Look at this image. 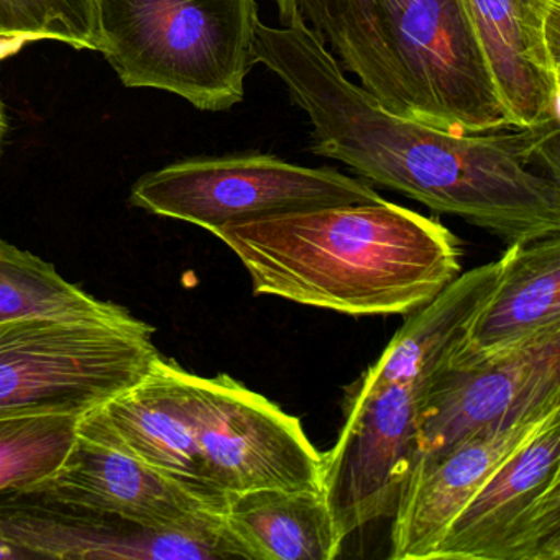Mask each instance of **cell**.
Returning <instances> with one entry per match:
<instances>
[{
	"label": "cell",
	"mask_w": 560,
	"mask_h": 560,
	"mask_svg": "<svg viewBox=\"0 0 560 560\" xmlns=\"http://www.w3.org/2000/svg\"><path fill=\"white\" fill-rule=\"evenodd\" d=\"M540 5H560V0H534Z\"/></svg>",
	"instance_id": "cb8c5ba5"
},
{
	"label": "cell",
	"mask_w": 560,
	"mask_h": 560,
	"mask_svg": "<svg viewBox=\"0 0 560 560\" xmlns=\"http://www.w3.org/2000/svg\"><path fill=\"white\" fill-rule=\"evenodd\" d=\"M490 296L447 366H467L560 326V234L508 245Z\"/></svg>",
	"instance_id": "9a60e30c"
},
{
	"label": "cell",
	"mask_w": 560,
	"mask_h": 560,
	"mask_svg": "<svg viewBox=\"0 0 560 560\" xmlns=\"http://www.w3.org/2000/svg\"><path fill=\"white\" fill-rule=\"evenodd\" d=\"M382 201L369 183L336 168H310L264 153L170 163L143 175L130 191L136 208L211 234L235 222Z\"/></svg>",
	"instance_id": "5b68a950"
},
{
	"label": "cell",
	"mask_w": 560,
	"mask_h": 560,
	"mask_svg": "<svg viewBox=\"0 0 560 560\" xmlns=\"http://www.w3.org/2000/svg\"><path fill=\"white\" fill-rule=\"evenodd\" d=\"M0 537L38 559L254 560L228 514L208 526L152 529L37 485L0 491Z\"/></svg>",
	"instance_id": "52a82bcc"
},
{
	"label": "cell",
	"mask_w": 560,
	"mask_h": 560,
	"mask_svg": "<svg viewBox=\"0 0 560 560\" xmlns=\"http://www.w3.org/2000/svg\"><path fill=\"white\" fill-rule=\"evenodd\" d=\"M559 409L560 402H557L491 425L439 460L416 467L393 516L389 559H431L452 521L468 501Z\"/></svg>",
	"instance_id": "7c38bea8"
},
{
	"label": "cell",
	"mask_w": 560,
	"mask_h": 560,
	"mask_svg": "<svg viewBox=\"0 0 560 560\" xmlns=\"http://www.w3.org/2000/svg\"><path fill=\"white\" fill-rule=\"evenodd\" d=\"M31 317L139 324L129 310L70 283L55 265L0 237V324Z\"/></svg>",
	"instance_id": "d6986e66"
},
{
	"label": "cell",
	"mask_w": 560,
	"mask_h": 560,
	"mask_svg": "<svg viewBox=\"0 0 560 560\" xmlns=\"http://www.w3.org/2000/svg\"><path fill=\"white\" fill-rule=\"evenodd\" d=\"M150 324L31 317L0 324V419L83 418L145 378Z\"/></svg>",
	"instance_id": "277c9868"
},
{
	"label": "cell",
	"mask_w": 560,
	"mask_h": 560,
	"mask_svg": "<svg viewBox=\"0 0 560 560\" xmlns=\"http://www.w3.org/2000/svg\"><path fill=\"white\" fill-rule=\"evenodd\" d=\"M37 487L152 529H188L225 517V511L133 454L100 408L80 418L77 439L60 470Z\"/></svg>",
	"instance_id": "8fae6325"
},
{
	"label": "cell",
	"mask_w": 560,
	"mask_h": 560,
	"mask_svg": "<svg viewBox=\"0 0 560 560\" xmlns=\"http://www.w3.org/2000/svg\"><path fill=\"white\" fill-rule=\"evenodd\" d=\"M182 369L175 360L160 355L145 378L100 411L133 454L228 513L231 497L212 483L196 444L183 401Z\"/></svg>",
	"instance_id": "5bb4252c"
},
{
	"label": "cell",
	"mask_w": 560,
	"mask_h": 560,
	"mask_svg": "<svg viewBox=\"0 0 560 560\" xmlns=\"http://www.w3.org/2000/svg\"><path fill=\"white\" fill-rule=\"evenodd\" d=\"M179 380L199 454L219 490L228 497L320 490L324 454L300 419L225 373L206 378L182 369Z\"/></svg>",
	"instance_id": "8992f818"
},
{
	"label": "cell",
	"mask_w": 560,
	"mask_h": 560,
	"mask_svg": "<svg viewBox=\"0 0 560 560\" xmlns=\"http://www.w3.org/2000/svg\"><path fill=\"white\" fill-rule=\"evenodd\" d=\"M429 560H560V409L468 501Z\"/></svg>",
	"instance_id": "ba28073f"
},
{
	"label": "cell",
	"mask_w": 560,
	"mask_h": 560,
	"mask_svg": "<svg viewBox=\"0 0 560 560\" xmlns=\"http://www.w3.org/2000/svg\"><path fill=\"white\" fill-rule=\"evenodd\" d=\"M560 402V326L467 366L439 370L418 395L419 460L432 464L491 425Z\"/></svg>",
	"instance_id": "30bf717a"
},
{
	"label": "cell",
	"mask_w": 560,
	"mask_h": 560,
	"mask_svg": "<svg viewBox=\"0 0 560 560\" xmlns=\"http://www.w3.org/2000/svg\"><path fill=\"white\" fill-rule=\"evenodd\" d=\"M257 60L310 119L314 155L508 245L560 234V119L460 136L393 116L300 24L260 21Z\"/></svg>",
	"instance_id": "6da1fadb"
},
{
	"label": "cell",
	"mask_w": 560,
	"mask_h": 560,
	"mask_svg": "<svg viewBox=\"0 0 560 560\" xmlns=\"http://www.w3.org/2000/svg\"><path fill=\"white\" fill-rule=\"evenodd\" d=\"M78 424L74 416L0 419V491L54 477L77 439Z\"/></svg>",
	"instance_id": "ffe728a7"
},
{
	"label": "cell",
	"mask_w": 560,
	"mask_h": 560,
	"mask_svg": "<svg viewBox=\"0 0 560 560\" xmlns=\"http://www.w3.org/2000/svg\"><path fill=\"white\" fill-rule=\"evenodd\" d=\"M418 395L412 385L353 386L320 485L343 540L398 511L419 460Z\"/></svg>",
	"instance_id": "9c48e42d"
},
{
	"label": "cell",
	"mask_w": 560,
	"mask_h": 560,
	"mask_svg": "<svg viewBox=\"0 0 560 560\" xmlns=\"http://www.w3.org/2000/svg\"><path fill=\"white\" fill-rule=\"evenodd\" d=\"M255 294L347 316L415 313L462 270L458 238L395 202L332 206L235 222L212 232Z\"/></svg>",
	"instance_id": "7a4b0ae2"
},
{
	"label": "cell",
	"mask_w": 560,
	"mask_h": 560,
	"mask_svg": "<svg viewBox=\"0 0 560 560\" xmlns=\"http://www.w3.org/2000/svg\"><path fill=\"white\" fill-rule=\"evenodd\" d=\"M38 559L35 552L0 537V560Z\"/></svg>",
	"instance_id": "7402d4cb"
},
{
	"label": "cell",
	"mask_w": 560,
	"mask_h": 560,
	"mask_svg": "<svg viewBox=\"0 0 560 560\" xmlns=\"http://www.w3.org/2000/svg\"><path fill=\"white\" fill-rule=\"evenodd\" d=\"M500 267L498 258L455 277L416 310L357 386L412 385L421 389L460 346L468 326L490 296Z\"/></svg>",
	"instance_id": "2e32d148"
},
{
	"label": "cell",
	"mask_w": 560,
	"mask_h": 560,
	"mask_svg": "<svg viewBox=\"0 0 560 560\" xmlns=\"http://www.w3.org/2000/svg\"><path fill=\"white\" fill-rule=\"evenodd\" d=\"M225 514L254 560H334L342 550L320 490L234 494Z\"/></svg>",
	"instance_id": "e0dca14e"
},
{
	"label": "cell",
	"mask_w": 560,
	"mask_h": 560,
	"mask_svg": "<svg viewBox=\"0 0 560 560\" xmlns=\"http://www.w3.org/2000/svg\"><path fill=\"white\" fill-rule=\"evenodd\" d=\"M100 51L124 86L221 113L245 100L257 60V0H94Z\"/></svg>",
	"instance_id": "3957f363"
},
{
	"label": "cell",
	"mask_w": 560,
	"mask_h": 560,
	"mask_svg": "<svg viewBox=\"0 0 560 560\" xmlns=\"http://www.w3.org/2000/svg\"><path fill=\"white\" fill-rule=\"evenodd\" d=\"M5 132H8V119H5L4 104L0 100V153H2V142H4Z\"/></svg>",
	"instance_id": "603a6c76"
},
{
	"label": "cell",
	"mask_w": 560,
	"mask_h": 560,
	"mask_svg": "<svg viewBox=\"0 0 560 560\" xmlns=\"http://www.w3.org/2000/svg\"><path fill=\"white\" fill-rule=\"evenodd\" d=\"M510 127L560 119V5L467 0Z\"/></svg>",
	"instance_id": "4fadbf2b"
},
{
	"label": "cell",
	"mask_w": 560,
	"mask_h": 560,
	"mask_svg": "<svg viewBox=\"0 0 560 560\" xmlns=\"http://www.w3.org/2000/svg\"><path fill=\"white\" fill-rule=\"evenodd\" d=\"M0 38L55 40L100 51L94 0H0Z\"/></svg>",
	"instance_id": "44dd1931"
},
{
	"label": "cell",
	"mask_w": 560,
	"mask_h": 560,
	"mask_svg": "<svg viewBox=\"0 0 560 560\" xmlns=\"http://www.w3.org/2000/svg\"><path fill=\"white\" fill-rule=\"evenodd\" d=\"M281 27L300 24L365 90L383 38L409 0H275Z\"/></svg>",
	"instance_id": "ac0fdd59"
}]
</instances>
